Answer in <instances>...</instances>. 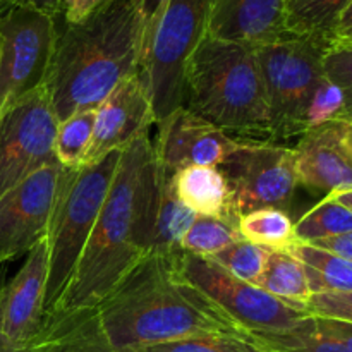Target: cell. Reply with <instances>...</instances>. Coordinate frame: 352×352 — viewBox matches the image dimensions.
I'll use <instances>...</instances> for the list:
<instances>
[{"label": "cell", "instance_id": "cell-14", "mask_svg": "<svg viewBox=\"0 0 352 352\" xmlns=\"http://www.w3.org/2000/svg\"><path fill=\"white\" fill-rule=\"evenodd\" d=\"M155 124L151 98L141 72L124 79L95 109V127L85 164L122 151Z\"/></svg>", "mask_w": 352, "mask_h": 352}, {"label": "cell", "instance_id": "cell-31", "mask_svg": "<svg viewBox=\"0 0 352 352\" xmlns=\"http://www.w3.org/2000/svg\"><path fill=\"white\" fill-rule=\"evenodd\" d=\"M275 349L277 352H347L315 316H308L294 332L278 339Z\"/></svg>", "mask_w": 352, "mask_h": 352}, {"label": "cell", "instance_id": "cell-35", "mask_svg": "<svg viewBox=\"0 0 352 352\" xmlns=\"http://www.w3.org/2000/svg\"><path fill=\"white\" fill-rule=\"evenodd\" d=\"M65 0H0V16L12 9H34L55 17L64 12Z\"/></svg>", "mask_w": 352, "mask_h": 352}, {"label": "cell", "instance_id": "cell-41", "mask_svg": "<svg viewBox=\"0 0 352 352\" xmlns=\"http://www.w3.org/2000/svg\"><path fill=\"white\" fill-rule=\"evenodd\" d=\"M330 196H332V198H336L340 205H344L347 210H351L352 212V188L344 189V191L330 192Z\"/></svg>", "mask_w": 352, "mask_h": 352}, {"label": "cell", "instance_id": "cell-19", "mask_svg": "<svg viewBox=\"0 0 352 352\" xmlns=\"http://www.w3.org/2000/svg\"><path fill=\"white\" fill-rule=\"evenodd\" d=\"M179 199L196 215L217 217L239 226L229 182L219 167H186L172 175Z\"/></svg>", "mask_w": 352, "mask_h": 352}, {"label": "cell", "instance_id": "cell-16", "mask_svg": "<svg viewBox=\"0 0 352 352\" xmlns=\"http://www.w3.org/2000/svg\"><path fill=\"white\" fill-rule=\"evenodd\" d=\"M347 122H333L308 131L294 150L298 182L327 195L352 188V148Z\"/></svg>", "mask_w": 352, "mask_h": 352}, {"label": "cell", "instance_id": "cell-28", "mask_svg": "<svg viewBox=\"0 0 352 352\" xmlns=\"http://www.w3.org/2000/svg\"><path fill=\"white\" fill-rule=\"evenodd\" d=\"M133 352H272L260 340L239 336H198L146 346Z\"/></svg>", "mask_w": 352, "mask_h": 352}, {"label": "cell", "instance_id": "cell-42", "mask_svg": "<svg viewBox=\"0 0 352 352\" xmlns=\"http://www.w3.org/2000/svg\"><path fill=\"white\" fill-rule=\"evenodd\" d=\"M302 2H305V0H285V3H287V9H289V12H291V10L294 9V7L301 6Z\"/></svg>", "mask_w": 352, "mask_h": 352}, {"label": "cell", "instance_id": "cell-6", "mask_svg": "<svg viewBox=\"0 0 352 352\" xmlns=\"http://www.w3.org/2000/svg\"><path fill=\"white\" fill-rule=\"evenodd\" d=\"M330 40L291 34L254 48L268 107L272 143L302 136V116L313 91L325 78L323 57Z\"/></svg>", "mask_w": 352, "mask_h": 352}, {"label": "cell", "instance_id": "cell-10", "mask_svg": "<svg viewBox=\"0 0 352 352\" xmlns=\"http://www.w3.org/2000/svg\"><path fill=\"white\" fill-rule=\"evenodd\" d=\"M57 19L34 9H12L0 16V113L45 85Z\"/></svg>", "mask_w": 352, "mask_h": 352}, {"label": "cell", "instance_id": "cell-13", "mask_svg": "<svg viewBox=\"0 0 352 352\" xmlns=\"http://www.w3.org/2000/svg\"><path fill=\"white\" fill-rule=\"evenodd\" d=\"M241 144L243 140L181 107L158 122L153 148L160 170L165 175H174L181 168L195 165L219 167Z\"/></svg>", "mask_w": 352, "mask_h": 352}, {"label": "cell", "instance_id": "cell-43", "mask_svg": "<svg viewBox=\"0 0 352 352\" xmlns=\"http://www.w3.org/2000/svg\"><path fill=\"white\" fill-rule=\"evenodd\" d=\"M346 136H347V141H349V144L352 148V124H347L346 126Z\"/></svg>", "mask_w": 352, "mask_h": 352}, {"label": "cell", "instance_id": "cell-9", "mask_svg": "<svg viewBox=\"0 0 352 352\" xmlns=\"http://www.w3.org/2000/svg\"><path fill=\"white\" fill-rule=\"evenodd\" d=\"M219 168L229 182L239 219L254 210L291 208L299 186L292 148L270 141H243Z\"/></svg>", "mask_w": 352, "mask_h": 352}, {"label": "cell", "instance_id": "cell-2", "mask_svg": "<svg viewBox=\"0 0 352 352\" xmlns=\"http://www.w3.org/2000/svg\"><path fill=\"white\" fill-rule=\"evenodd\" d=\"M158 164L150 134L124 148L60 309L96 308L150 253Z\"/></svg>", "mask_w": 352, "mask_h": 352}, {"label": "cell", "instance_id": "cell-34", "mask_svg": "<svg viewBox=\"0 0 352 352\" xmlns=\"http://www.w3.org/2000/svg\"><path fill=\"white\" fill-rule=\"evenodd\" d=\"M143 23V57L170 0H133ZM143 64V62H141Z\"/></svg>", "mask_w": 352, "mask_h": 352}, {"label": "cell", "instance_id": "cell-30", "mask_svg": "<svg viewBox=\"0 0 352 352\" xmlns=\"http://www.w3.org/2000/svg\"><path fill=\"white\" fill-rule=\"evenodd\" d=\"M268 253L270 251L241 239L210 256V260L236 278L251 284L263 272Z\"/></svg>", "mask_w": 352, "mask_h": 352}, {"label": "cell", "instance_id": "cell-22", "mask_svg": "<svg viewBox=\"0 0 352 352\" xmlns=\"http://www.w3.org/2000/svg\"><path fill=\"white\" fill-rule=\"evenodd\" d=\"M289 253L305 267L311 294L352 291V261L299 241Z\"/></svg>", "mask_w": 352, "mask_h": 352}, {"label": "cell", "instance_id": "cell-38", "mask_svg": "<svg viewBox=\"0 0 352 352\" xmlns=\"http://www.w3.org/2000/svg\"><path fill=\"white\" fill-rule=\"evenodd\" d=\"M318 322L322 323L323 329L333 337V339L339 340L342 344V347L347 352H352V325L351 323L344 322H336V320H323L318 318Z\"/></svg>", "mask_w": 352, "mask_h": 352}, {"label": "cell", "instance_id": "cell-4", "mask_svg": "<svg viewBox=\"0 0 352 352\" xmlns=\"http://www.w3.org/2000/svg\"><path fill=\"white\" fill-rule=\"evenodd\" d=\"M182 107L243 141H270L272 122L254 47L205 34L188 62Z\"/></svg>", "mask_w": 352, "mask_h": 352}, {"label": "cell", "instance_id": "cell-40", "mask_svg": "<svg viewBox=\"0 0 352 352\" xmlns=\"http://www.w3.org/2000/svg\"><path fill=\"white\" fill-rule=\"evenodd\" d=\"M7 272H6V268H0V308H2V292H3V285H6V282H7ZM2 316V315H0ZM0 352H16V351H12L10 349L9 346H7L6 344V340H3V337H2V329H0Z\"/></svg>", "mask_w": 352, "mask_h": 352}, {"label": "cell", "instance_id": "cell-23", "mask_svg": "<svg viewBox=\"0 0 352 352\" xmlns=\"http://www.w3.org/2000/svg\"><path fill=\"white\" fill-rule=\"evenodd\" d=\"M237 227L244 241L267 251H289L298 243L294 222L284 210H254L241 217Z\"/></svg>", "mask_w": 352, "mask_h": 352}, {"label": "cell", "instance_id": "cell-7", "mask_svg": "<svg viewBox=\"0 0 352 352\" xmlns=\"http://www.w3.org/2000/svg\"><path fill=\"white\" fill-rule=\"evenodd\" d=\"M210 0H170L144 52L141 76L155 122L182 107L188 62L206 34Z\"/></svg>", "mask_w": 352, "mask_h": 352}, {"label": "cell", "instance_id": "cell-32", "mask_svg": "<svg viewBox=\"0 0 352 352\" xmlns=\"http://www.w3.org/2000/svg\"><path fill=\"white\" fill-rule=\"evenodd\" d=\"M323 71L342 91L346 122L352 124V43L330 41L323 57Z\"/></svg>", "mask_w": 352, "mask_h": 352}, {"label": "cell", "instance_id": "cell-36", "mask_svg": "<svg viewBox=\"0 0 352 352\" xmlns=\"http://www.w3.org/2000/svg\"><path fill=\"white\" fill-rule=\"evenodd\" d=\"M112 0H65L64 2V17L65 24H78L88 19L91 14L105 7Z\"/></svg>", "mask_w": 352, "mask_h": 352}, {"label": "cell", "instance_id": "cell-15", "mask_svg": "<svg viewBox=\"0 0 352 352\" xmlns=\"http://www.w3.org/2000/svg\"><path fill=\"white\" fill-rule=\"evenodd\" d=\"M47 277L48 248L47 239H43L26 254L19 272L3 285L0 329L12 351H23L40 333L45 318Z\"/></svg>", "mask_w": 352, "mask_h": 352}, {"label": "cell", "instance_id": "cell-21", "mask_svg": "<svg viewBox=\"0 0 352 352\" xmlns=\"http://www.w3.org/2000/svg\"><path fill=\"white\" fill-rule=\"evenodd\" d=\"M251 284L305 311L311 298L305 267L289 251H270L263 272Z\"/></svg>", "mask_w": 352, "mask_h": 352}, {"label": "cell", "instance_id": "cell-12", "mask_svg": "<svg viewBox=\"0 0 352 352\" xmlns=\"http://www.w3.org/2000/svg\"><path fill=\"white\" fill-rule=\"evenodd\" d=\"M64 167L48 164L0 196V268L47 239Z\"/></svg>", "mask_w": 352, "mask_h": 352}, {"label": "cell", "instance_id": "cell-44", "mask_svg": "<svg viewBox=\"0 0 352 352\" xmlns=\"http://www.w3.org/2000/svg\"><path fill=\"white\" fill-rule=\"evenodd\" d=\"M0 57H2V38H0Z\"/></svg>", "mask_w": 352, "mask_h": 352}, {"label": "cell", "instance_id": "cell-3", "mask_svg": "<svg viewBox=\"0 0 352 352\" xmlns=\"http://www.w3.org/2000/svg\"><path fill=\"white\" fill-rule=\"evenodd\" d=\"M143 62V23L133 0H112L57 33L45 89L58 122L96 109Z\"/></svg>", "mask_w": 352, "mask_h": 352}, {"label": "cell", "instance_id": "cell-8", "mask_svg": "<svg viewBox=\"0 0 352 352\" xmlns=\"http://www.w3.org/2000/svg\"><path fill=\"white\" fill-rule=\"evenodd\" d=\"M177 268L186 280L205 292L272 352H275V342L278 339L294 332L309 316L302 308L289 305L250 282L236 278L210 258L179 253Z\"/></svg>", "mask_w": 352, "mask_h": 352}, {"label": "cell", "instance_id": "cell-37", "mask_svg": "<svg viewBox=\"0 0 352 352\" xmlns=\"http://www.w3.org/2000/svg\"><path fill=\"white\" fill-rule=\"evenodd\" d=\"M306 244H311V246L320 248V250H325L329 253L337 254V256L344 258V260L352 261V232L340 234V236L336 237H327V239L313 241V243Z\"/></svg>", "mask_w": 352, "mask_h": 352}, {"label": "cell", "instance_id": "cell-17", "mask_svg": "<svg viewBox=\"0 0 352 352\" xmlns=\"http://www.w3.org/2000/svg\"><path fill=\"white\" fill-rule=\"evenodd\" d=\"M285 0H210L206 34L248 47L291 36Z\"/></svg>", "mask_w": 352, "mask_h": 352}, {"label": "cell", "instance_id": "cell-25", "mask_svg": "<svg viewBox=\"0 0 352 352\" xmlns=\"http://www.w3.org/2000/svg\"><path fill=\"white\" fill-rule=\"evenodd\" d=\"M95 127V109L79 110L58 122L55 134V157L65 168H78L85 164Z\"/></svg>", "mask_w": 352, "mask_h": 352}, {"label": "cell", "instance_id": "cell-33", "mask_svg": "<svg viewBox=\"0 0 352 352\" xmlns=\"http://www.w3.org/2000/svg\"><path fill=\"white\" fill-rule=\"evenodd\" d=\"M306 311L315 318L336 320L352 325V291L311 294L306 302Z\"/></svg>", "mask_w": 352, "mask_h": 352}, {"label": "cell", "instance_id": "cell-11", "mask_svg": "<svg viewBox=\"0 0 352 352\" xmlns=\"http://www.w3.org/2000/svg\"><path fill=\"white\" fill-rule=\"evenodd\" d=\"M57 126L45 86L0 113V196L41 167L57 162Z\"/></svg>", "mask_w": 352, "mask_h": 352}, {"label": "cell", "instance_id": "cell-27", "mask_svg": "<svg viewBox=\"0 0 352 352\" xmlns=\"http://www.w3.org/2000/svg\"><path fill=\"white\" fill-rule=\"evenodd\" d=\"M351 2L352 0H305L289 12V33L330 40L337 19Z\"/></svg>", "mask_w": 352, "mask_h": 352}, {"label": "cell", "instance_id": "cell-26", "mask_svg": "<svg viewBox=\"0 0 352 352\" xmlns=\"http://www.w3.org/2000/svg\"><path fill=\"white\" fill-rule=\"evenodd\" d=\"M241 239L243 236L236 223L217 217L196 215V220L182 237L181 251L195 256L210 258Z\"/></svg>", "mask_w": 352, "mask_h": 352}, {"label": "cell", "instance_id": "cell-29", "mask_svg": "<svg viewBox=\"0 0 352 352\" xmlns=\"http://www.w3.org/2000/svg\"><path fill=\"white\" fill-rule=\"evenodd\" d=\"M333 122H346V107L342 91L325 76L306 105L302 116V134Z\"/></svg>", "mask_w": 352, "mask_h": 352}, {"label": "cell", "instance_id": "cell-5", "mask_svg": "<svg viewBox=\"0 0 352 352\" xmlns=\"http://www.w3.org/2000/svg\"><path fill=\"white\" fill-rule=\"evenodd\" d=\"M122 151H112L95 164L62 170L57 199L47 230L48 277L45 316L60 306L88 244Z\"/></svg>", "mask_w": 352, "mask_h": 352}, {"label": "cell", "instance_id": "cell-1", "mask_svg": "<svg viewBox=\"0 0 352 352\" xmlns=\"http://www.w3.org/2000/svg\"><path fill=\"white\" fill-rule=\"evenodd\" d=\"M96 309L116 352L217 333L256 339L182 277L177 254H146Z\"/></svg>", "mask_w": 352, "mask_h": 352}, {"label": "cell", "instance_id": "cell-24", "mask_svg": "<svg viewBox=\"0 0 352 352\" xmlns=\"http://www.w3.org/2000/svg\"><path fill=\"white\" fill-rule=\"evenodd\" d=\"M294 232L299 243H313L352 232V212L327 195L294 223Z\"/></svg>", "mask_w": 352, "mask_h": 352}, {"label": "cell", "instance_id": "cell-20", "mask_svg": "<svg viewBox=\"0 0 352 352\" xmlns=\"http://www.w3.org/2000/svg\"><path fill=\"white\" fill-rule=\"evenodd\" d=\"M195 220L196 213L179 199L172 175H165L158 167V186L150 232V253H182L181 241Z\"/></svg>", "mask_w": 352, "mask_h": 352}, {"label": "cell", "instance_id": "cell-39", "mask_svg": "<svg viewBox=\"0 0 352 352\" xmlns=\"http://www.w3.org/2000/svg\"><path fill=\"white\" fill-rule=\"evenodd\" d=\"M330 41H339V43H352V2L346 10L340 14L330 33Z\"/></svg>", "mask_w": 352, "mask_h": 352}, {"label": "cell", "instance_id": "cell-18", "mask_svg": "<svg viewBox=\"0 0 352 352\" xmlns=\"http://www.w3.org/2000/svg\"><path fill=\"white\" fill-rule=\"evenodd\" d=\"M21 352H116L100 323L98 309H60L43 318L36 339Z\"/></svg>", "mask_w": 352, "mask_h": 352}]
</instances>
